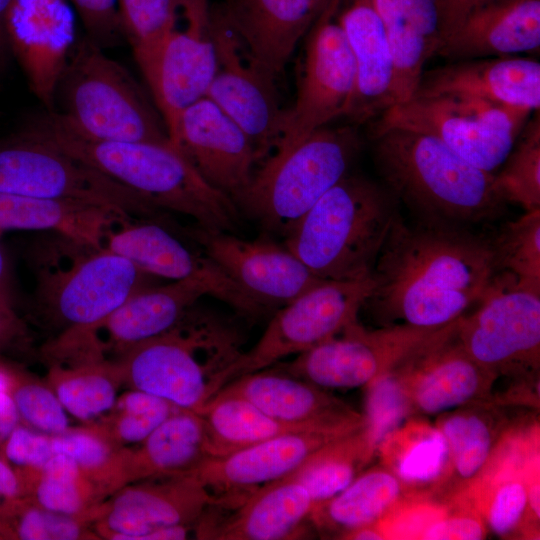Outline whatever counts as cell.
<instances>
[{
	"mask_svg": "<svg viewBox=\"0 0 540 540\" xmlns=\"http://www.w3.org/2000/svg\"><path fill=\"white\" fill-rule=\"evenodd\" d=\"M205 423L212 458L222 457L294 430L278 422L248 400L216 393L198 412Z\"/></svg>",
	"mask_w": 540,
	"mask_h": 540,
	"instance_id": "37",
	"label": "cell"
},
{
	"mask_svg": "<svg viewBox=\"0 0 540 540\" xmlns=\"http://www.w3.org/2000/svg\"><path fill=\"white\" fill-rule=\"evenodd\" d=\"M398 208L382 183L347 174L309 209L284 245L320 279H366L400 215Z\"/></svg>",
	"mask_w": 540,
	"mask_h": 540,
	"instance_id": "5",
	"label": "cell"
},
{
	"mask_svg": "<svg viewBox=\"0 0 540 540\" xmlns=\"http://www.w3.org/2000/svg\"><path fill=\"white\" fill-rule=\"evenodd\" d=\"M210 458L202 416L195 411L178 409L142 443L130 447V483L189 474Z\"/></svg>",
	"mask_w": 540,
	"mask_h": 540,
	"instance_id": "33",
	"label": "cell"
},
{
	"mask_svg": "<svg viewBox=\"0 0 540 540\" xmlns=\"http://www.w3.org/2000/svg\"><path fill=\"white\" fill-rule=\"evenodd\" d=\"M367 387L365 427L378 450L380 444L400 427L411 404L396 367Z\"/></svg>",
	"mask_w": 540,
	"mask_h": 540,
	"instance_id": "49",
	"label": "cell"
},
{
	"mask_svg": "<svg viewBox=\"0 0 540 540\" xmlns=\"http://www.w3.org/2000/svg\"><path fill=\"white\" fill-rule=\"evenodd\" d=\"M60 237V236H59ZM61 263L49 257L37 271V299L62 341L98 343L103 322L151 277L128 259L60 237Z\"/></svg>",
	"mask_w": 540,
	"mask_h": 540,
	"instance_id": "8",
	"label": "cell"
},
{
	"mask_svg": "<svg viewBox=\"0 0 540 540\" xmlns=\"http://www.w3.org/2000/svg\"><path fill=\"white\" fill-rule=\"evenodd\" d=\"M391 49L394 104L410 100L429 59L442 43L436 0H371Z\"/></svg>",
	"mask_w": 540,
	"mask_h": 540,
	"instance_id": "30",
	"label": "cell"
},
{
	"mask_svg": "<svg viewBox=\"0 0 540 540\" xmlns=\"http://www.w3.org/2000/svg\"><path fill=\"white\" fill-rule=\"evenodd\" d=\"M11 275L5 252L0 244V308L15 313Z\"/></svg>",
	"mask_w": 540,
	"mask_h": 540,
	"instance_id": "57",
	"label": "cell"
},
{
	"mask_svg": "<svg viewBox=\"0 0 540 540\" xmlns=\"http://www.w3.org/2000/svg\"><path fill=\"white\" fill-rule=\"evenodd\" d=\"M359 147L353 127H321L263 161L234 203L269 233L285 239L348 174Z\"/></svg>",
	"mask_w": 540,
	"mask_h": 540,
	"instance_id": "6",
	"label": "cell"
},
{
	"mask_svg": "<svg viewBox=\"0 0 540 540\" xmlns=\"http://www.w3.org/2000/svg\"><path fill=\"white\" fill-rule=\"evenodd\" d=\"M499 272L492 239L401 215L371 274L368 307L383 327L440 329L477 304Z\"/></svg>",
	"mask_w": 540,
	"mask_h": 540,
	"instance_id": "1",
	"label": "cell"
},
{
	"mask_svg": "<svg viewBox=\"0 0 540 540\" xmlns=\"http://www.w3.org/2000/svg\"><path fill=\"white\" fill-rule=\"evenodd\" d=\"M382 184L417 220L472 228L489 222L506 202L494 174L453 152L433 136L402 128L373 134Z\"/></svg>",
	"mask_w": 540,
	"mask_h": 540,
	"instance_id": "3",
	"label": "cell"
},
{
	"mask_svg": "<svg viewBox=\"0 0 540 540\" xmlns=\"http://www.w3.org/2000/svg\"><path fill=\"white\" fill-rule=\"evenodd\" d=\"M404 486L389 470L363 471L332 498L314 505L310 521L317 529L343 536L376 525L391 513L403 496Z\"/></svg>",
	"mask_w": 540,
	"mask_h": 540,
	"instance_id": "34",
	"label": "cell"
},
{
	"mask_svg": "<svg viewBox=\"0 0 540 540\" xmlns=\"http://www.w3.org/2000/svg\"><path fill=\"white\" fill-rule=\"evenodd\" d=\"M0 192L86 202L129 218L157 219L161 213L31 129L0 141Z\"/></svg>",
	"mask_w": 540,
	"mask_h": 540,
	"instance_id": "10",
	"label": "cell"
},
{
	"mask_svg": "<svg viewBox=\"0 0 540 540\" xmlns=\"http://www.w3.org/2000/svg\"><path fill=\"white\" fill-rule=\"evenodd\" d=\"M67 413L84 424L108 414L123 385L115 360L50 365L45 379Z\"/></svg>",
	"mask_w": 540,
	"mask_h": 540,
	"instance_id": "38",
	"label": "cell"
},
{
	"mask_svg": "<svg viewBox=\"0 0 540 540\" xmlns=\"http://www.w3.org/2000/svg\"><path fill=\"white\" fill-rule=\"evenodd\" d=\"M456 337L479 365L498 372L535 369L540 353V290L499 271L477 303L459 319Z\"/></svg>",
	"mask_w": 540,
	"mask_h": 540,
	"instance_id": "12",
	"label": "cell"
},
{
	"mask_svg": "<svg viewBox=\"0 0 540 540\" xmlns=\"http://www.w3.org/2000/svg\"><path fill=\"white\" fill-rule=\"evenodd\" d=\"M24 336V327L15 313L0 308V352Z\"/></svg>",
	"mask_w": 540,
	"mask_h": 540,
	"instance_id": "56",
	"label": "cell"
},
{
	"mask_svg": "<svg viewBox=\"0 0 540 540\" xmlns=\"http://www.w3.org/2000/svg\"><path fill=\"white\" fill-rule=\"evenodd\" d=\"M222 502L192 474L129 483L101 503L92 525L100 539L148 540L162 527L196 526Z\"/></svg>",
	"mask_w": 540,
	"mask_h": 540,
	"instance_id": "18",
	"label": "cell"
},
{
	"mask_svg": "<svg viewBox=\"0 0 540 540\" xmlns=\"http://www.w3.org/2000/svg\"><path fill=\"white\" fill-rule=\"evenodd\" d=\"M540 48V0H475L436 55L448 61L518 56Z\"/></svg>",
	"mask_w": 540,
	"mask_h": 540,
	"instance_id": "26",
	"label": "cell"
},
{
	"mask_svg": "<svg viewBox=\"0 0 540 540\" xmlns=\"http://www.w3.org/2000/svg\"><path fill=\"white\" fill-rule=\"evenodd\" d=\"M459 319L396 366L411 408L423 414H442L479 400L496 376L461 347L456 337Z\"/></svg>",
	"mask_w": 540,
	"mask_h": 540,
	"instance_id": "22",
	"label": "cell"
},
{
	"mask_svg": "<svg viewBox=\"0 0 540 540\" xmlns=\"http://www.w3.org/2000/svg\"><path fill=\"white\" fill-rule=\"evenodd\" d=\"M492 242L498 270L540 290V209L504 225Z\"/></svg>",
	"mask_w": 540,
	"mask_h": 540,
	"instance_id": "45",
	"label": "cell"
},
{
	"mask_svg": "<svg viewBox=\"0 0 540 540\" xmlns=\"http://www.w3.org/2000/svg\"><path fill=\"white\" fill-rule=\"evenodd\" d=\"M486 524L479 513L468 511L453 515L443 514L420 533L425 540H479L485 538Z\"/></svg>",
	"mask_w": 540,
	"mask_h": 540,
	"instance_id": "52",
	"label": "cell"
},
{
	"mask_svg": "<svg viewBox=\"0 0 540 540\" xmlns=\"http://www.w3.org/2000/svg\"><path fill=\"white\" fill-rule=\"evenodd\" d=\"M1 455L19 475L39 470L55 454L52 435L19 423L0 443Z\"/></svg>",
	"mask_w": 540,
	"mask_h": 540,
	"instance_id": "50",
	"label": "cell"
},
{
	"mask_svg": "<svg viewBox=\"0 0 540 540\" xmlns=\"http://www.w3.org/2000/svg\"><path fill=\"white\" fill-rule=\"evenodd\" d=\"M182 0H118L124 38L135 59L146 55L174 25Z\"/></svg>",
	"mask_w": 540,
	"mask_h": 540,
	"instance_id": "47",
	"label": "cell"
},
{
	"mask_svg": "<svg viewBox=\"0 0 540 540\" xmlns=\"http://www.w3.org/2000/svg\"><path fill=\"white\" fill-rule=\"evenodd\" d=\"M358 429L290 431L231 454L210 458L189 474L219 498L225 508L232 509L257 489L293 473L323 445Z\"/></svg>",
	"mask_w": 540,
	"mask_h": 540,
	"instance_id": "20",
	"label": "cell"
},
{
	"mask_svg": "<svg viewBox=\"0 0 540 540\" xmlns=\"http://www.w3.org/2000/svg\"><path fill=\"white\" fill-rule=\"evenodd\" d=\"M0 496L5 502L25 497L22 480L17 471L0 454Z\"/></svg>",
	"mask_w": 540,
	"mask_h": 540,
	"instance_id": "55",
	"label": "cell"
},
{
	"mask_svg": "<svg viewBox=\"0 0 540 540\" xmlns=\"http://www.w3.org/2000/svg\"><path fill=\"white\" fill-rule=\"evenodd\" d=\"M218 392L240 396L272 419L295 428L365 425L364 415L323 388L273 366L236 378Z\"/></svg>",
	"mask_w": 540,
	"mask_h": 540,
	"instance_id": "25",
	"label": "cell"
},
{
	"mask_svg": "<svg viewBox=\"0 0 540 540\" xmlns=\"http://www.w3.org/2000/svg\"><path fill=\"white\" fill-rule=\"evenodd\" d=\"M345 539L380 540L385 539L377 525H370L353 530L343 536Z\"/></svg>",
	"mask_w": 540,
	"mask_h": 540,
	"instance_id": "59",
	"label": "cell"
},
{
	"mask_svg": "<svg viewBox=\"0 0 540 540\" xmlns=\"http://www.w3.org/2000/svg\"><path fill=\"white\" fill-rule=\"evenodd\" d=\"M217 67L206 97L221 108L252 141L258 166L278 148L285 109L276 79L251 60L217 11L211 10Z\"/></svg>",
	"mask_w": 540,
	"mask_h": 540,
	"instance_id": "16",
	"label": "cell"
},
{
	"mask_svg": "<svg viewBox=\"0 0 540 540\" xmlns=\"http://www.w3.org/2000/svg\"><path fill=\"white\" fill-rule=\"evenodd\" d=\"M188 232L200 250L265 312L281 308L323 280L285 245L270 238L248 240L197 225Z\"/></svg>",
	"mask_w": 540,
	"mask_h": 540,
	"instance_id": "19",
	"label": "cell"
},
{
	"mask_svg": "<svg viewBox=\"0 0 540 540\" xmlns=\"http://www.w3.org/2000/svg\"><path fill=\"white\" fill-rule=\"evenodd\" d=\"M86 31V37L99 47L117 45L123 38L118 0H70Z\"/></svg>",
	"mask_w": 540,
	"mask_h": 540,
	"instance_id": "51",
	"label": "cell"
},
{
	"mask_svg": "<svg viewBox=\"0 0 540 540\" xmlns=\"http://www.w3.org/2000/svg\"><path fill=\"white\" fill-rule=\"evenodd\" d=\"M12 398L23 425L48 435H58L71 426L63 405L46 383L12 369Z\"/></svg>",
	"mask_w": 540,
	"mask_h": 540,
	"instance_id": "48",
	"label": "cell"
},
{
	"mask_svg": "<svg viewBox=\"0 0 540 540\" xmlns=\"http://www.w3.org/2000/svg\"><path fill=\"white\" fill-rule=\"evenodd\" d=\"M447 93L535 113L540 108V63L519 55L449 61L424 71L413 97Z\"/></svg>",
	"mask_w": 540,
	"mask_h": 540,
	"instance_id": "27",
	"label": "cell"
},
{
	"mask_svg": "<svg viewBox=\"0 0 540 540\" xmlns=\"http://www.w3.org/2000/svg\"><path fill=\"white\" fill-rule=\"evenodd\" d=\"M376 451L364 426L323 445L288 476L302 484L317 505L346 488L364 471Z\"/></svg>",
	"mask_w": 540,
	"mask_h": 540,
	"instance_id": "35",
	"label": "cell"
},
{
	"mask_svg": "<svg viewBox=\"0 0 540 540\" xmlns=\"http://www.w3.org/2000/svg\"><path fill=\"white\" fill-rule=\"evenodd\" d=\"M135 218L95 204L0 192V235L10 230H46L75 243L102 248L115 224Z\"/></svg>",
	"mask_w": 540,
	"mask_h": 540,
	"instance_id": "32",
	"label": "cell"
},
{
	"mask_svg": "<svg viewBox=\"0 0 540 540\" xmlns=\"http://www.w3.org/2000/svg\"><path fill=\"white\" fill-rule=\"evenodd\" d=\"M153 219H129L108 230L103 247L140 271L172 281L195 280L239 315L257 317L264 309L205 253L195 251Z\"/></svg>",
	"mask_w": 540,
	"mask_h": 540,
	"instance_id": "17",
	"label": "cell"
},
{
	"mask_svg": "<svg viewBox=\"0 0 540 540\" xmlns=\"http://www.w3.org/2000/svg\"><path fill=\"white\" fill-rule=\"evenodd\" d=\"M440 331L406 325L367 330L356 320L293 360L272 366L323 389L368 386Z\"/></svg>",
	"mask_w": 540,
	"mask_h": 540,
	"instance_id": "15",
	"label": "cell"
},
{
	"mask_svg": "<svg viewBox=\"0 0 540 540\" xmlns=\"http://www.w3.org/2000/svg\"><path fill=\"white\" fill-rule=\"evenodd\" d=\"M25 497L35 504L66 515L85 517L93 523L103 492L68 456L54 454L39 470L19 475Z\"/></svg>",
	"mask_w": 540,
	"mask_h": 540,
	"instance_id": "36",
	"label": "cell"
},
{
	"mask_svg": "<svg viewBox=\"0 0 540 540\" xmlns=\"http://www.w3.org/2000/svg\"><path fill=\"white\" fill-rule=\"evenodd\" d=\"M41 137L136 193L159 212L192 218L196 225L234 233L239 209L206 182L171 142L103 141L48 111L30 128Z\"/></svg>",
	"mask_w": 540,
	"mask_h": 540,
	"instance_id": "2",
	"label": "cell"
},
{
	"mask_svg": "<svg viewBox=\"0 0 540 540\" xmlns=\"http://www.w3.org/2000/svg\"><path fill=\"white\" fill-rule=\"evenodd\" d=\"M372 288L371 277L354 281L322 280L277 309L256 344L229 368L225 385L336 335L357 320Z\"/></svg>",
	"mask_w": 540,
	"mask_h": 540,
	"instance_id": "11",
	"label": "cell"
},
{
	"mask_svg": "<svg viewBox=\"0 0 540 540\" xmlns=\"http://www.w3.org/2000/svg\"><path fill=\"white\" fill-rule=\"evenodd\" d=\"M0 536L20 540L100 539L89 519L50 511L27 497L2 505Z\"/></svg>",
	"mask_w": 540,
	"mask_h": 540,
	"instance_id": "42",
	"label": "cell"
},
{
	"mask_svg": "<svg viewBox=\"0 0 540 540\" xmlns=\"http://www.w3.org/2000/svg\"><path fill=\"white\" fill-rule=\"evenodd\" d=\"M339 22L351 49L356 84L346 117L376 119L394 105V62L383 22L371 0H350Z\"/></svg>",
	"mask_w": 540,
	"mask_h": 540,
	"instance_id": "29",
	"label": "cell"
},
{
	"mask_svg": "<svg viewBox=\"0 0 540 540\" xmlns=\"http://www.w3.org/2000/svg\"><path fill=\"white\" fill-rule=\"evenodd\" d=\"M57 102L61 108L55 112L87 137L171 142L161 114L137 81L86 36L71 49L56 87L54 108Z\"/></svg>",
	"mask_w": 540,
	"mask_h": 540,
	"instance_id": "7",
	"label": "cell"
},
{
	"mask_svg": "<svg viewBox=\"0 0 540 540\" xmlns=\"http://www.w3.org/2000/svg\"><path fill=\"white\" fill-rule=\"evenodd\" d=\"M321 1H322L324 6L329 2V0H321Z\"/></svg>",
	"mask_w": 540,
	"mask_h": 540,
	"instance_id": "60",
	"label": "cell"
},
{
	"mask_svg": "<svg viewBox=\"0 0 540 540\" xmlns=\"http://www.w3.org/2000/svg\"><path fill=\"white\" fill-rule=\"evenodd\" d=\"M538 470L539 466H535L528 470L498 472L486 480L481 496H477L476 508L494 534L507 536L520 526L528 506V479Z\"/></svg>",
	"mask_w": 540,
	"mask_h": 540,
	"instance_id": "46",
	"label": "cell"
},
{
	"mask_svg": "<svg viewBox=\"0 0 540 540\" xmlns=\"http://www.w3.org/2000/svg\"><path fill=\"white\" fill-rule=\"evenodd\" d=\"M340 2L330 0L306 34L296 99L291 108L285 109L277 149L347 115L355 91L356 69L346 36L339 22L333 20Z\"/></svg>",
	"mask_w": 540,
	"mask_h": 540,
	"instance_id": "14",
	"label": "cell"
},
{
	"mask_svg": "<svg viewBox=\"0 0 540 540\" xmlns=\"http://www.w3.org/2000/svg\"><path fill=\"white\" fill-rule=\"evenodd\" d=\"M170 141L206 182L233 201L258 166L250 138L206 96L181 112Z\"/></svg>",
	"mask_w": 540,
	"mask_h": 540,
	"instance_id": "21",
	"label": "cell"
},
{
	"mask_svg": "<svg viewBox=\"0 0 540 540\" xmlns=\"http://www.w3.org/2000/svg\"><path fill=\"white\" fill-rule=\"evenodd\" d=\"M323 7L321 0H225L217 12L251 60L277 80Z\"/></svg>",
	"mask_w": 540,
	"mask_h": 540,
	"instance_id": "24",
	"label": "cell"
},
{
	"mask_svg": "<svg viewBox=\"0 0 540 540\" xmlns=\"http://www.w3.org/2000/svg\"><path fill=\"white\" fill-rule=\"evenodd\" d=\"M136 62L170 138L181 112L206 96L216 71L207 0H182L172 28Z\"/></svg>",
	"mask_w": 540,
	"mask_h": 540,
	"instance_id": "13",
	"label": "cell"
},
{
	"mask_svg": "<svg viewBox=\"0 0 540 540\" xmlns=\"http://www.w3.org/2000/svg\"><path fill=\"white\" fill-rule=\"evenodd\" d=\"M176 410L157 396L130 389L118 395L108 414L88 424H93L116 445L129 448L142 443Z\"/></svg>",
	"mask_w": 540,
	"mask_h": 540,
	"instance_id": "44",
	"label": "cell"
},
{
	"mask_svg": "<svg viewBox=\"0 0 540 540\" xmlns=\"http://www.w3.org/2000/svg\"><path fill=\"white\" fill-rule=\"evenodd\" d=\"M6 35L32 92L53 110L56 87L75 43L68 0H12Z\"/></svg>",
	"mask_w": 540,
	"mask_h": 540,
	"instance_id": "23",
	"label": "cell"
},
{
	"mask_svg": "<svg viewBox=\"0 0 540 540\" xmlns=\"http://www.w3.org/2000/svg\"><path fill=\"white\" fill-rule=\"evenodd\" d=\"M244 341L233 320L196 303L172 328L114 360L123 385L199 412L225 386Z\"/></svg>",
	"mask_w": 540,
	"mask_h": 540,
	"instance_id": "4",
	"label": "cell"
},
{
	"mask_svg": "<svg viewBox=\"0 0 540 540\" xmlns=\"http://www.w3.org/2000/svg\"><path fill=\"white\" fill-rule=\"evenodd\" d=\"M12 0H0V71L5 66L9 49L6 35V16Z\"/></svg>",
	"mask_w": 540,
	"mask_h": 540,
	"instance_id": "58",
	"label": "cell"
},
{
	"mask_svg": "<svg viewBox=\"0 0 540 540\" xmlns=\"http://www.w3.org/2000/svg\"><path fill=\"white\" fill-rule=\"evenodd\" d=\"M378 447L404 488L440 482L450 472L447 443L437 429L423 423H407Z\"/></svg>",
	"mask_w": 540,
	"mask_h": 540,
	"instance_id": "39",
	"label": "cell"
},
{
	"mask_svg": "<svg viewBox=\"0 0 540 540\" xmlns=\"http://www.w3.org/2000/svg\"><path fill=\"white\" fill-rule=\"evenodd\" d=\"M0 539H1V536H0Z\"/></svg>",
	"mask_w": 540,
	"mask_h": 540,
	"instance_id": "61",
	"label": "cell"
},
{
	"mask_svg": "<svg viewBox=\"0 0 540 540\" xmlns=\"http://www.w3.org/2000/svg\"><path fill=\"white\" fill-rule=\"evenodd\" d=\"M12 369L0 364V443L20 423L12 398Z\"/></svg>",
	"mask_w": 540,
	"mask_h": 540,
	"instance_id": "53",
	"label": "cell"
},
{
	"mask_svg": "<svg viewBox=\"0 0 540 540\" xmlns=\"http://www.w3.org/2000/svg\"><path fill=\"white\" fill-rule=\"evenodd\" d=\"M203 296H209L206 287L191 279L137 290L98 329L107 337L102 342L103 352L110 351L117 358L166 332Z\"/></svg>",
	"mask_w": 540,
	"mask_h": 540,
	"instance_id": "31",
	"label": "cell"
},
{
	"mask_svg": "<svg viewBox=\"0 0 540 540\" xmlns=\"http://www.w3.org/2000/svg\"><path fill=\"white\" fill-rule=\"evenodd\" d=\"M494 173V185L507 203L520 205L525 212L540 209V117L530 118L514 147Z\"/></svg>",
	"mask_w": 540,
	"mask_h": 540,
	"instance_id": "43",
	"label": "cell"
},
{
	"mask_svg": "<svg viewBox=\"0 0 540 540\" xmlns=\"http://www.w3.org/2000/svg\"><path fill=\"white\" fill-rule=\"evenodd\" d=\"M474 1L436 0L441 22L442 42L459 26Z\"/></svg>",
	"mask_w": 540,
	"mask_h": 540,
	"instance_id": "54",
	"label": "cell"
},
{
	"mask_svg": "<svg viewBox=\"0 0 540 540\" xmlns=\"http://www.w3.org/2000/svg\"><path fill=\"white\" fill-rule=\"evenodd\" d=\"M55 454L70 457L108 498L130 483V447L113 443L93 424L52 436Z\"/></svg>",
	"mask_w": 540,
	"mask_h": 540,
	"instance_id": "40",
	"label": "cell"
},
{
	"mask_svg": "<svg viewBox=\"0 0 540 540\" xmlns=\"http://www.w3.org/2000/svg\"><path fill=\"white\" fill-rule=\"evenodd\" d=\"M314 507L306 488L287 476L253 493L222 520L209 512L196 530L198 539L283 540L302 535Z\"/></svg>",
	"mask_w": 540,
	"mask_h": 540,
	"instance_id": "28",
	"label": "cell"
},
{
	"mask_svg": "<svg viewBox=\"0 0 540 540\" xmlns=\"http://www.w3.org/2000/svg\"><path fill=\"white\" fill-rule=\"evenodd\" d=\"M532 112L464 94L413 97L374 121L373 134L402 128L435 137L470 164L495 173Z\"/></svg>",
	"mask_w": 540,
	"mask_h": 540,
	"instance_id": "9",
	"label": "cell"
},
{
	"mask_svg": "<svg viewBox=\"0 0 540 540\" xmlns=\"http://www.w3.org/2000/svg\"><path fill=\"white\" fill-rule=\"evenodd\" d=\"M450 458V472L472 481L486 468L494 452L496 424L484 408L459 409L441 417L436 425Z\"/></svg>",
	"mask_w": 540,
	"mask_h": 540,
	"instance_id": "41",
	"label": "cell"
}]
</instances>
